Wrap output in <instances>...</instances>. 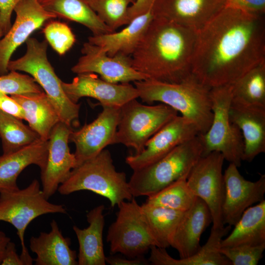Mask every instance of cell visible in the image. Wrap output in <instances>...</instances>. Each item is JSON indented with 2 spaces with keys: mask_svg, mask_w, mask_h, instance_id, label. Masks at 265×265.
Masks as SVG:
<instances>
[{
  "mask_svg": "<svg viewBox=\"0 0 265 265\" xmlns=\"http://www.w3.org/2000/svg\"><path fill=\"white\" fill-rule=\"evenodd\" d=\"M154 17L152 8L133 18L123 29L89 36L88 42L99 46L110 56L119 53L131 56L142 39Z\"/></svg>",
  "mask_w": 265,
  "mask_h": 265,
  "instance_id": "25",
  "label": "cell"
},
{
  "mask_svg": "<svg viewBox=\"0 0 265 265\" xmlns=\"http://www.w3.org/2000/svg\"><path fill=\"white\" fill-rule=\"evenodd\" d=\"M231 122L240 130L244 142L242 160L251 162L265 152V108L231 102Z\"/></svg>",
  "mask_w": 265,
  "mask_h": 265,
  "instance_id": "20",
  "label": "cell"
},
{
  "mask_svg": "<svg viewBox=\"0 0 265 265\" xmlns=\"http://www.w3.org/2000/svg\"><path fill=\"white\" fill-rule=\"evenodd\" d=\"M4 35V33L0 26V39L2 36Z\"/></svg>",
  "mask_w": 265,
  "mask_h": 265,
  "instance_id": "45",
  "label": "cell"
},
{
  "mask_svg": "<svg viewBox=\"0 0 265 265\" xmlns=\"http://www.w3.org/2000/svg\"><path fill=\"white\" fill-rule=\"evenodd\" d=\"M231 227L227 225L221 228H212L206 243L191 256L176 259L172 257L165 248L152 246L148 260L153 265H231L220 251L221 240L228 235Z\"/></svg>",
  "mask_w": 265,
  "mask_h": 265,
  "instance_id": "23",
  "label": "cell"
},
{
  "mask_svg": "<svg viewBox=\"0 0 265 265\" xmlns=\"http://www.w3.org/2000/svg\"><path fill=\"white\" fill-rule=\"evenodd\" d=\"M234 226L221 247L265 244V200L247 208Z\"/></svg>",
  "mask_w": 265,
  "mask_h": 265,
  "instance_id": "28",
  "label": "cell"
},
{
  "mask_svg": "<svg viewBox=\"0 0 265 265\" xmlns=\"http://www.w3.org/2000/svg\"><path fill=\"white\" fill-rule=\"evenodd\" d=\"M0 109L21 120L25 119L21 106L11 96L0 92Z\"/></svg>",
  "mask_w": 265,
  "mask_h": 265,
  "instance_id": "40",
  "label": "cell"
},
{
  "mask_svg": "<svg viewBox=\"0 0 265 265\" xmlns=\"http://www.w3.org/2000/svg\"><path fill=\"white\" fill-rule=\"evenodd\" d=\"M43 32L48 43L60 55L68 51L76 42L75 35L70 27L59 21L47 24Z\"/></svg>",
  "mask_w": 265,
  "mask_h": 265,
  "instance_id": "35",
  "label": "cell"
},
{
  "mask_svg": "<svg viewBox=\"0 0 265 265\" xmlns=\"http://www.w3.org/2000/svg\"><path fill=\"white\" fill-rule=\"evenodd\" d=\"M105 209L104 205H100L87 213L89 223L87 227L80 229L77 226L73 227L79 245L77 255L78 265H106L103 240L105 224L103 214Z\"/></svg>",
  "mask_w": 265,
  "mask_h": 265,
  "instance_id": "26",
  "label": "cell"
},
{
  "mask_svg": "<svg viewBox=\"0 0 265 265\" xmlns=\"http://www.w3.org/2000/svg\"><path fill=\"white\" fill-rule=\"evenodd\" d=\"M115 220L108 229L106 240L110 253H120L128 258L143 256L157 243L153 238L139 205L134 197L118 206Z\"/></svg>",
  "mask_w": 265,
  "mask_h": 265,
  "instance_id": "10",
  "label": "cell"
},
{
  "mask_svg": "<svg viewBox=\"0 0 265 265\" xmlns=\"http://www.w3.org/2000/svg\"><path fill=\"white\" fill-rule=\"evenodd\" d=\"M232 89V84L211 89L213 117L208 130L200 136L203 146L202 156L218 152L225 160L238 167L242 161L244 142L240 130L229 118Z\"/></svg>",
  "mask_w": 265,
  "mask_h": 265,
  "instance_id": "8",
  "label": "cell"
},
{
  "mask_svg": "<svg viewBox=\"0 0 265 265\" xmlns=\"http://www.w3.org/2000/svg\"><path fill=\"white\" fill-rule=\"evenodd\" d=\"M48 148V140L39 139L15 152L0 156V191L19 188L17 178L29 165H36L43 170L46 163Z\"/></svg>",
  "mask_w": 265,
  "mask_h": 265,
  "instance_id": "22",
  "label": "cell"
},
{
  "mask_svg": "<svg viewBox=\"0 0 265 265\" xmlns=\"http://www.w3.org/2000/svg\"><path fill=\"white\" fill-rule=\"evenodd\" d=\"M103 108L93 121L77 131H72L69 135V142L76 146V167L112 145L119 122L120 108L105 106Z\"/></svg>",
  "mask_w": 265,
  "mask_h": 265,
  "instance_id": "18",
  "label": "cell"
},
{
  "mask_svg": "<svg viewBox=\"0 0 265 265\" xmlns=\"http://www.w3.org/2000/svg\"><path fill=\"white\" fill-rule=\"evenodd\" d=\"M198 134L194 123L182 115H177L149 139L141 152L128 156L125 162L133 171L140 169L157 161Z\"/></svg>",
  "mask_w": 265,
  "mask_h": 265,
  "instance_id": "14",
  "label": "cell"
},
{
  "mask_svg": "<svg viewBox=\"0 0 265 265\" xmlns=\"http://www.w3.org/2000/svg\"><path fill=\"white\" fill-rule=\"evenodd\" d=\"M233 103L265 108V61L232 84Z\"/></svg>",
  "mask_w": 265,
  "mask_h": 265,
  "instance_id": "31",
  "label": "cell"
},
{
  "mask_svg": "<svg viewBox=\"0 0 265 265\" xmlns=\"http://www.w3.org/2000/svg\"><path fill=\"white\" fill-rule=\"evenodd\" d=\"M14 11L16 15L15 22L0 39V75L9 72L8 64L17 48L46 21L56 18L37 0H21Z\"/></svg>",
  "mask_w": 265,
  "mask_h": 265,
  "instance_id": "17",
  "label": "cell"
},
{
  "mask_svg": "<svg viewBox=\"0 0 265 265\" xmlns=\"http://www.w3.org/2000/svg\"><path fill=\"white\" fill-rule=\"evenodd\" d=\"M156 0H135L130 6L128 14L131 22L135 17L143 14L152 8Z\"/></svg>",
  "mask_w": 265,
  "mask_h": 265,
  "instance_id": "42",
  "label": "cell"
},
{
  "mask_svg": "<svg viewBox=\"0 0 265 265\" xmlns=\"http://www.w3.org/2000/svg\"><path fill=\"white\" fill-rule=\"evenodd\" d=\"M225 159L218 152H212L198 159L186 179L194 195L207 205L211 212L212 228L225 225L222 216L225 196V183L222 167Z\"/></svg>",
  "mask_w": 265,
  "mask_h": 265,
  "instance_id": "11",
  "label": "cell"
},
{
  "mask_svg": "<svg viewBox=\"0 0 265 265\" xmlns=\"http://www.w3.org/2000/svg\"><path fill=\"white\" fill-rule=\"evenodd\" d=\"M21 0H0V26L5 35L11 26L12 12Z\"/></svg>",
  "mask_w": 265,
  "mask_h": 265,
  "instance_id": "39",
  "label": "cell"
},
{
  "mask_svg": "<svg viewBox=\"0 0 265 265\" xmlns=\"http://www.w3.org/2000/svg\"><path fill=\"white\" fill-rule=\"evenodd\" d=\"M264 61V15L226 6L197 31L191 73L212 88L234 83Z\"/></svg>",
  "mask_w": 265,
  "mask_h": 265,
  "instance_id": "1",
  "label": "cell"
},
{
  "mask_svg": "<svg viewBox=\"0 0 265 265\" xmlns=\"http://www.w3.org/2000/svg\"><path fill=\"white\" fill-rule=\"evenodd\" d=\"M186 178L180 179L148 196L145 204L181 212L188 210L197 197L187 185Z\"/></svg>",
  "mask_w": 265,
  "mask_h": 265,
  "instance_id": "33",
  "label": "cell"
},
{
  "mask_svg": "<svg viewBox=\"0 0 265 265\" xmlns=\"http://www.w3.org/2000/svg\"><path fill=\"white\" fill-rule=\"evenodd\" d=\"M134 84L142 102H159L169 106L194 123L199 134L208 130L213 117L211 88L193 74L177 83L147 79Z\"/></svg>",
  "mask_w": 265,
  "mask_h": 265,
  "instance_id": "3",
  "label": "cell"
},
{
  "mask_svg": "<svg viewBox=\"0 0 265 265\" xmlns=\"http://www.w3.org/2000/svg\"><path fill=\"white\" fill-rule=\"evenodd\" d=\"M44 91L30 76L11 71L0 75V92L17 95L40 93Z\"/></svg>",
  "mask_w": 265,
  "mask_h": 265,
  "instance_id": "36",
  "label": "cell"
},
{
  "mask_svg": "<svg viewBox=\"0 0 265 265\" xmlns=\"http://www.w3.org/2000/svg\"><path fill=\"white\" fill-rule=\"evenodd\" d=\"M226 6L239 9L246 13L264 15L265 12V0H226Z\"/></svg>",
  "mask_w": 265,
  "mask_h": 265,
  "instance_id": "38",
  "label": "cell"
},
{
  "mask_svg": "<svg viewBox=\"0 0 265 265\" xmlns=\"http://www.w3.org/2000/svg\"><path fill=\"white\" fill-rule=\"evenodd\" d=\"M177 115L178 112L166 105H145L132 100L120 108L112 145L122 144L140 153L149 139Z\"/></svg>",
  "mask_w": 265,
  "mask_h": 265,
  "instance_id": "9",
  "label": "cell"
},
{
  "mask_svg": "<svg viewBox=\"0 0 265 265\" xmlns=\"http://www.w3.org/2000/svg\"><path fill=\"white\" fill-rule=\"evenodd\" d=\"M50 224V232H41L30 239V249L36 255L35 265H77V255L70 248V238L63 236L54 219Z\"/></svg>",
  "mask_w": 265,
  "mask_h": 265,
  "instance_id": "24",
  "label": "cell"
},
{
  "mask_svg": "<svg viewBox=\"0 0 265 265\" xmlns=\"http://www.w3.org/2000/svg\"><path fill=\"white\" fill-rule=\"evenodd\" d=\"M83 190L106 198L112 207L133 198L126 173L116 170L110 152L105 149L74 168L57 190L66 195Z\"/></svg>",
  "mask_w": 265,
  "mask_h": 265,
  "instance_id": "4",
  "label": "cell"
},
{
  "mask_svg": "<svg viewBox=\"0 0 265 265\" xmlns=\"http://www.w3.org/2000/svg\"><path fill=\"white\" fill-rule=\"evenodd\" d=\"M1 265H24L20 255L17 253L15 244L11 241L7 244L3 255Z\"/></svg>",
  "mask_w": 265,
  "mask_h": 265,
  "instance_id": "41",
  "label": "cell"
},
{
  "mask_svg": "<svg viewBox=\"0 0 265 265\" xmlns=\"http://www.w3.org/2000/svg\"><path fill=\"white\" fill-rule=\"evenodd\" d=\"M197 31L154 17L131 55L134 69L148 79L177 83L191 75Z\"/></svg>",
  "mask_w": 265,
  "mask_h": 265,
  "instance_id": "2",
  "label": "cell"
},
{
  "mask_svg": "<svg viewBox=\"0 0 265 265\" xmlns=\"http://www.w3.org/2000/svg\"><path fill=\"white\" fill-rule=\"evenodd\" d=\"M11 97L22 107L24 120L28 122L29 127L39 135L40 139L48 140L53 128L60 120L46 94L43 91L12 95Z\"/></svg>",
  "mask_w": 265,
  "mask_h": 265,
  "instance_id": "27",
  "label": "cell"
},
{
  "mask_svg": "<svg viewBox=\"0 0 265 265\" xmlns=\"http://www.w3.org/2000/svg\"><path fill=\"white\" fill-rule=\"evenodd\" d=\"M202 152V143L198 134L157 161L133 170L128 181L133 197H148L180 179L187 178Z\"/></svg>",
  "mask_w": 265,
  "mask_h": 265,
  "instance_id": "5",
  "label": "cell"
},
{
  "mask_svg": "<svg viewBox=\"0 0 265 265\" xmlns=\"http://www.w3.org/2000/svg\"><path fill=\"white\" fill-rule=\"evenodd\" d=\"M141 212L158 247L167 248L185 212L161 207L140 205Z\"/></svg>",
  "mask_w": 265,
  "mask_h": 265,
  "instance_id": "30",
  "label": "cell"
},
{
  "mask_svg": "<svg viewBox=\"0 0 265 265\" xmlns=\"http://www.w3.org/2000/svg\"><path fill=\"white\" fill-rule=\"evenodd\" d=\"M61 85L68 98L76 104L81 98L90 97L98 101L102 106L120 108L139 97L135 86L130 83L109 82L94 73L77 74L71 82L62 81Z\"/></svg>",
  "mask_w": 265,
  "mask_h": 265,
  "instance_id": "15",
  "label": "cell"
},
{
  "mask_svg": "<svg viewBox=\"0 0 265 265\" xmlns=\"http://www.w3.org/2000/svg\"><path fill=\"white\" fill-rule=\"evenodd\" d=\"M10 241V238L3 232L0 231V265L1 263L5 248Z\"/></svg>",
  "mask_w": 265,
  "mask_h": 265,
  "instance_id": "44",
  "label": "cell"
},
{
  "mask_svg": "<svg viewBox=\"0 0 265 265\" xmlns=\"http://www.w3.org/2000/svg\"><path fill=\"white\" fill-rule=\"evenodd\" d=\"M72 131L71 127L60 121L51 132L46 163L41 171L42 190L47 199L56 192L76 167L74 153H71L68 146Z\"/></svg>",
  "mask_w": 265,
  "mask_h": 265,
  "instance_id": "13",
  "label": "cell"
},
{
  "mask_svg": "<svg viewBox=\"0 0 265 265\" xmlns=\"http://www.w3.org/2000/svg\"><path fill=\"white\" fill-rule=\"evenodd\" d=\"M102 21L114 31L130 22L129 8L135 0H85Z\"/></svg>",
  "mask_w": 265,
  "mask_h": 265,
  "instance_id": "34",
  "label": "cell"
},
{
  "mask_svg": "<svg viewBox=\"0 0 265 265\" xmlns=\"http://www.w3.org/2000/svg\"><path fill=\"white\" fill-rule=\"evenodd\" d=\"M37 1H38L40 3L42 2L43 1H44V0H37Z\"/></svg>",
  "mask_w": 265,
  "mask_h": 265,
  "instance_id": "46",
  "label": "cell"
},
{
  "mask_svg": "<svg viewBox=\"0 0 265 265\" xmlns=\"http://www.w3.org/2000/svg\"><path fill=\"white\" fill-rule=\"evenodd\" d=\"M212 222L206 204L197 197L193 206L185 212L172 236L170 246L178 252L180 259L195 254L201 248V236Z\"/></svg>",
  "mask_w": 265,
  "mask_h": 265,
  "instance_id": "21",
  "label": "cell"
},
{
  "mask_svg": "<svg viewBox=\"0 0 265 265\" xmlns=\"http://www.w3.org/2000/svg\"><path fill=\"white\" fill-rule=\"evenodd\" d=\"M0 137L3 154L15 152L40 139L22 120L0 109Z\"/></svg>",
  "mask_w": 265,
  "mask_h": 265,
  "instance_id": "32",
  "label": "cell"
},
{
  "mask_svg": "<svg viewBox=\"0 0 265 265\" xmlns=\"http://www.w3.org/2000/svg\"><path fill=\"white\" fill-rule=\"evenodd\" d=\"M82 55L71 68L77 74L94 73L106 81L126 83L148 79L132 66L131 56L119 53L110 56L99 46L89 42L83 44Z\"/></svg>",
  "mask_w": 265,
  "mask_h": 265,
  "instance_id": "12",
  "label": "cell"
},
{
  "mask_svg": "<svg viewBox=\"0 0 265 265\" xmlns=\"http://www.w3.org/2000/svg\"><path fill=\"white\" fill-rule=\"evenodd\" d=\"M55 213H66V209L62 205L50 202L36 179L23 189L0 191V221L16 228L22 246L20 257L24 265H31L34 261L25 243L28 225L40 216Z\"/></svg>",
  "mask_w": 265,
  "mask_h": 265,
  "instance_id": "7",
  "label": "cell"
},
{
  "mask_svg": "<svg viewBox=\"0 0 265 265\" xmlns=\"http://www.w3.org/2000/svg\"><path fill=\"white\" fill-rule=\"evenodd\" d=\"M40 3L56 18L67 19L86 26L93 35L115 31L102 21L85 0H44Z\"/></svg>",
  "mask_w": 265,
  "mask_h": 265,
  "instance_id": "29",
  "label": "cell"
},
{
  "mask_svg": "<svg viewBox=\"0 0 265 265\" xmlns=\"http://www.w3.org/2000/svg\"><path fill=\"white\" fill-rule=\"evenodd\" d=\"M235 164L230 163L223 174L225 196L222 209L223 223L234 226L243 212L264 200L265 175L255 182L246 180Z\"/></svg>",
  "mask_w": 265,
  "mask_h": 265,
  "instance_id": "16",
  "label": "cell"
},
{
  "mask_svg": "<svg viewBox=\"0 0 265 265\" xmlns=\"http://www.w3.org/2000/svg\"><path fill=\"white\" fill-rule=\"evenodd\" d=\"M265 244L220 247V251L231 265H257L263 257Z\"/></svg>",
  "mask_w": 265,
  "mask_h": 265,
  "instance_id": "37",
  "label": "cell"
},
{
  "mask_svg": "<svg viewBox=\"0 0 265 265\" xmlns=\"http://www.w3.org/2000/svg\"><path fill=\"white\" fill-rule=\"evenodd\" d=\"M26 51L22 57L10 60L8 71L29 74L41 86L55 107L61 122L71 127L79 125L80 104L72 102L66 95L61 81L56 75L47 56L48 42L29 38Z\"/></svg>",
  "mask_w": 265,
  "mask_h": 265,
  "instance_id": "6",
  "label": "cell"
},
{
  "mask_svg": "<svg viewBox=\"0 0 265 265\" xmlns=\"http://www.w3.org/2000/svg\"><path fill=\"white\" fill-rule=\"evenodd\" d=\"M106 263L110 265H142L149 264V261L143 256L133 259H126L118 257L106 258Z\"/></svg>",
  "mask_w": 265,
  "mask_h": 265,
  "instance_id": "43",
  "label": "cell"
},
{
  "mask_svg": "<svg viewBox=\"0 0 265 265\" xmlns=\"http://www.w3.org/2000/svg\"><path fill=\"white\" fill-rule=\"evenodd\" d=\"M227 4L226 0H156L154 17L161 18L199 30Z\"/></svg>",
  "mask_w": 265,
  "mask_h": 265,
  "instance_id": "19",
  "label": "cell"
}]
</instances>
